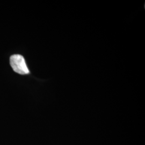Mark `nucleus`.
Returning <instances> with one entry per match:
<instances>
[{
  "label": "nucleus",
  "instance_id": "f257e3e1",
  "mask_svg": "<svg viewBox=\"0 0 145 145\" xmlns=\"http://www.w3.org/2000/svg\"><path fill=\"white\" fill-rule=\"evenodd\" d=\"M11 66L13 70L20 74L25 75L29 73L24 57L20 54H15L10 58Z\"/></svg>",
  "mask_w": 145,
  "mask_h": 145
}]
</instances>
